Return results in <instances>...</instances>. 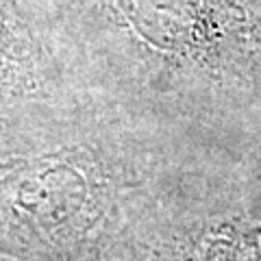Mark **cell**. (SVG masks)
Segmentation results:
<instances>
[{
  "mask_svg": "<svg viewBox=\"0 0 261 261\" xmlns=\"http://www.w3.org/2000/svg\"><path fill=\"white\" fill-rule=\"evenodd\" d=\"M83 98L35 0H0V120Z\"/></svg>",
  "mask_w": 261,
  "mask_h": 261,
  "instance_id": "3957f363",
  "label": "cell"
},
{
  "mask_svg": "<svg viewBox=\"0 0 261 261\" xmlns=\"http://www.w3.org/2000/svg\"><path fill=\"white\" fill-rule=\"evenodd\" d=\"M218 152L100 98L0 120V248L24 261H128L168 192Z\"/></svg>",
  "mask_w": 261,
  "mask_h": 261,
  "instance_id": "7a4b0ae2",
  "label": "cell"
},
{
  "mask_svg": "<svg viewBox=\"0 0 261 261\" xmlns=\"http://www.w3.org/2000/svg\"><path fill=\"white\" fill-rule=\"evenodd\" d=\"M94 98L261 159V0H35Z\"/></svg>",
  "mask_w": 261,
  "mask_h": 261,
  "instance_id": "6da1fadb",
  "label": "cell"
}]
</instances>
